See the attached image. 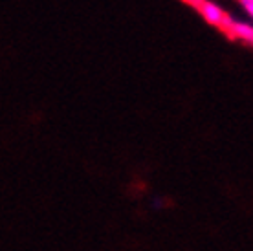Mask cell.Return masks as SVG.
Masks as SVG:
<instances>
[{
    "label": "cell",
    "mask_w": 253,
    "mask_h": 251,
    "mask_svg": "<svg viewBox=\"0 0 253 251\" xmlns=\"http://www.w3.org/2000/svg\"><path fill=\"white\" fill-rule=\"evenodd\" d=\"M196 9H198V13L204 17L206 22L216 26V28H224L229 19L228 13L224 11L216 2H213V0H200V2L196 4Z\"/></svg>",
    "instance_id": "6da1fadb"
},
{
    "label": "cell",
    "mask_w": 253,
    "mask_h": 251,
    "mask_svg": "<svg viewBox=\"0 0 253 251\" xmlns=\"http://www.w3.org/2000/svg\"><path fill=\"white\" fill-rule=\"evenodd\" d=\"M239 4H241V9L246 15V19L253 22V0H239Z\"/></svg>",
    "instance_id": "3957f363"
},
{
    "label": "cell",
    "mask_w": 253,
    "mask_h": 251,
    "mask_svg": "<svg viewBox=\"0 0 253 251\" xmlns=\"http://www.w3.org/2000/svg\"><path fill=\"white\" fill-rule=\"evenodd\" d=\"M222 30L228 33V35H231L233 39L241 41V42L253 44V22L252 20L229 17L226 26H224Z\"/></svg>",
    "instance_id": "7a4b0ae2"
},
{
    "label": "cell",
    "mask_w": 253,
    "mask_h": 251,
    "mask_svg": "<svg viewBox=\"0 0 253 251\" xmlns=\"http://www.w3.org/2000/svg\"><path fill=\"white\" fill-rule=\"evenodd\" d=\"M184 2H187V4H191V6H195V7H196V4H198L200 0H184Z\"/></svg>",
    "instance_id": "277c9868"
}]
</instances>
